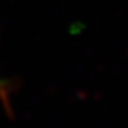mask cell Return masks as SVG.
I'll list each match as a JSON object with an SVG mask.
<instances>
[{
    "label": "cell",
    "instance_id": "cell-1",
    "mask_svg": "<svg viewBox=\"0 0 128 128\" xmlns=\"http://www.w3.org/2000/svg\"><path fill=\"white\" fill-rule=\"evenodd\" d=\"M4 88H5V83L0 80V92H4Z\"/></svg>",
    "mask_w": 128,
    "mask_h": 128
}]
</instances>
